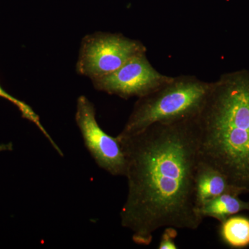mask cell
<instances>
[{"label": "cell", "mask_w": 249, "mask_h": 249, "mask_svg": "<svg viewBox=\"0 0 249 249\" xmlns=\"http://www.w3.org/2000/svg\"><path fill=\"white\" fill-rule=\"evenodd\" d=\"M196 117L157 123L132 135H118L128 186L121 225L132 232L137 245L151 244L161 228L196 230L202 223L195 194L200 162Z\"/></svg>", "instance_id": "obj_1"}, {"label": "cell", "mask_w": 249, "mask_h": 249, "mask_svg": "<svg viewBox=\"0 0 249 249\" xmlns=\"http://www.w3.org/2000/svg\"><path fill=\"white\" fill-rule=\"evenodd\" d=\"M200 161L249 193V70L223 73L196 117Z\"/></svg>", "instance_id": "obj_2"}, {"label": "cell", "mask_w": 249, "mask_h": 249, "mask_svg": "<svg viewBox=\"0 0 249 249\" xmlns=\"http://www.w3.org/2000/svg\"><path fill=\"white\" fill-rule=\"evenodd\" d=\"M212 87L193 75L173 77L153 92L139 98L124 128L127 137L157 123H173L193 119L200 114Z\"/></svg>", "instance_id": "obj_3"}, {"label": "cell", "mask_w": 249, "mask_h": 249, "mask_svg": "<svg viewBox=\"0 0 249 249\" xmlns=\"http://www.w3.org/2000/svg\"><path fill=\"white\" fill-rule=\"evenodd\" d=\"M146 52L141 41L123 34L95 33L82 41L76 71L93 80L110 74L136 55Z\"/></svg>", "instance_id": "obj_4"}, {"label": "cell", "mask_w": 249, "mask_h": 249, "mask_svg": "<svg viewBox=\"0 0 249 249\" xmlns=\"http://www.w3.org/2000/svg\"><path fill=\"white\" fill-rule=\"evenodd\" d=\"M96 109L88 98L77 100L76 121L85 146L98 167L113 176H125V155L119 137L106 133L96 120Z\"/></svg>", "instance_id": "obj_5"}, {"label": "cell", "mask_w": 249, "mask_h": 249, "mask_svg": "<svg viewBox=\"0 0 249 249\" xmlns=\"http://www.w3.org/2000/svg\"><path fill=\"white\" fill-rule=\"evenodd\" d=\"M173 77L162 74L147 60L146 53L136 55L115 71L93 80L95 89L128 99L153 92Z\"/></svg>", "instance_id": "obj_6"}, {"label": "cell", "mask_w": 249, "mask_h": 249, "mask_svg": "<svg viewBox=\"0 0 249 249\" xmlns=\"http://www.w3.org/2000/svg\"><path fill=\"white\" fill-rule=\"evenodd\" d=\"M195 194L198 209L208 201L225 193L238 195L244 193L240 188L232 186L227 178L204 162H199L196 170Z\"/></svg>", "instance_id": "obj_7"}, {"label": "cell", "mask_w": 249, "mask_h": 249, "mask_svg": "<svg viewBox=\"0 0 249 249\" xmlns=\"http://www.w3.org/2000/svg\"><path fill=\"white\" fill-rule=\"evenodd\" d=\"M238 195L225 193L214 198L201 206L199 213L204 217H212L222 223L228 218L249 211V201H243Z\"/></svg>", "instance_id": "obj_8"}, {"label": "cell", "mask_w": 249, "mask_h": 249, "mask_svg": "<svg viewBox=\"0 0 249 249\" xmlns=\"http://www.w3.org/2000/svg\"><path fill=\"white\" fill-rule=\"evenodd\" d=\"M222 240L232 248H245L249 246V219L243 216H231L221 223Z\"/></svg>", "instance_id": "obj_9"}, {"label": "cell", "mask_w": 249, "mask_h": 249, "mask_svg": "<svg viewBox=\"0 0 249 249\" xmlns=\"http://www.w3.org/2000/svg\"><path fill=\"white\" fill-rule=\"evenodd\" d=\"M0 97L5 98V99L8 100L10 102L15 105V106L18 108V109L20 111L23 118L27 119L28 121H31V123L35 124L37 126V128L40 129V132L44 134L46 138L48 139L50 143L52 144V146L56 150L59 155L61 156L63 155L60 147L55 143V142H54L53 139L49 135V134L47 132V131L46 130L44 126L41 124L40 117H39L38 115L36 114L35 111H34V109H33L29 105L11 96V94L6 92L3 88H1V86H0Z\"/></svg>", "instance_id": "obj_10"}, {"label": "cell", "mask_w": 249, "mask_h": 249, "mask_svg": "<svg viewBox=\"0 0 249 249\" xmlns=\"http://www.w3.org/2000/svg\"><path fill=\"white\" fill-rule=\"evenodd\" d=\"M178 229L173 227H165L164 232L159 244V249H176L178 246L175 243V239L178 236Z\"/></svg>", "instance_id": "obj_11"}]
</instances>
